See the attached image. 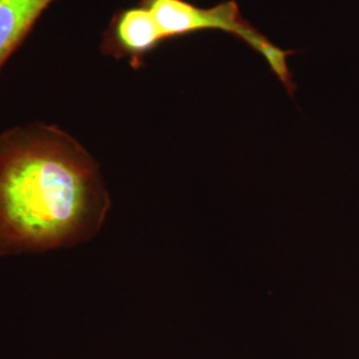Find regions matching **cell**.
Here are the masks:
<instances>
[{
  "label": "cell",
  "mask_w": 359,
  "mask_h": 359,
  "mask_svg": "<svg viewBox=\"0 0 359 359\" xmlns=\"http://www.w3.org/2000/svg\"><path fill=\"white\" fill-rule=\"evenodd\" d=\"M168 41L154 15L142 4L118 10L104 31L100 50L105 56L127 59L140 68L147 56Z\"/></svg>",
  "instance_id": "cell-3"
},
{
  "label": "cell",
  "mask_w": 359,
  "mask_h": 359,
  "mask_svg": "<svg viewBox=\"0 0 359 359\" xmlns=\"http://www.w3.org/2000/svg\"><path fill=\"white\" fill-rule=\"evenodd\" d=\"M57 0H0V72Z\"/></svg>",
  "instance_id": "cell-4"
},
{
  "label": "cell",
  "mask_w": 359,
  "mask_h": 359,
  "mask_svg": "<svg viewBox=\"0 0 359 359\" xmlns=\"http://www.w3.org/2000/svg\"><path fill=\"white\" fill-rule=\"evenodd\" d=\"M148 8L169 40L203 31H221L240 39L264 57L270 69L281 80L289 92L294 90L292 72L287 65V52L274 46L245 20L234 1H224L215 7H198L187 0H139Z\"/></svg>",
  "instance_id": "cell-2"
},
{
  "label": "cell",
  "mask_w": 359,
  "mask_h": 359,
  "mask_svg": "<svg viewBox=\"0 0 359 359\" xmlns=\"http://www.w3.org/2000/svg\"><path fill=\"white\" fill-rule=\"evenodd\" d=\"M111 205L97 161L65 129L34 121L0 132V257L88 243Z\"/></svg>",
  "instance_id": "cell-1"
}]
</instances>
